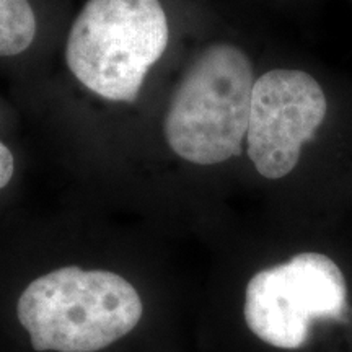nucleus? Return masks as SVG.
Wrapping results in <instances>:
<instances>
[{"mask_svg":"<svg viewBox=\"0 0 352 352\" xmlns=\"http://www.w3.org/2000/svg\"><path fill=\"white\" fill-rule=\"evenodd\" d=\"M206 19L201 0H78L34 108L148 118Z\"/></svg>","mask_w":352,"mask_h":352,"instance_id":"obj_1","label":"nucleus"},{"mask_svg":"<svg viewBox=\"0 0 352 352\" xmlns=\"http://www.w3.org/2000/svg\"><path fill=\"white\" fill-rule=\"evenodd\" d=\"M209 25L206 19L148 116L158 121L166 148L201 168L243 153L253 85L261 69L243 39Z\"/></svg>","mask_w":352,"mask_h":352,"instance_id":"obj_2","label":"nucleus"},{"mask_svg":"<svg viewBox=\"0 0 352 352\" xmlns=\"http://www.w3.org/2000/svg\"><path fill=\"white\" fill-rule=\"evenodd\" d=\"M142 300L124 277L65 266L23 290L16 315L36 351L96 352L121 340L142 318Z\"/></svg>","mask_w":352,"mask_h":352,"instance_id":"obj_3","label":"nucleus"},{"mask_svg":"<svg viewBox=\"0 0 352 352\" xmlns=\"http://www.w3.org/2000/svg\"><path fill=\"white\" fill-rule=\"evenodd\" d=\"M329 101L314 74L294 65L261 67L253 85L245 153L259 176L277 182L297 168L327 121Z\"/></svg>","mask_w":352,"mask_h":352,"instance_id":"obj_4","label":"nucleus"},{"mask_svg":"<svg viewBox=\"0 0 352 352\" xmlns=\"http://www.w3.org/2000/svg\"><path fill=\"white\" fill-rule=\"evenodd\" d=\"M346 297L344 274L331 258L300 253L250 279L245 321L267 344L298 349L308 340L311 320L340 315Z\"/></svg>","mask_w":352,"mask_h":352,"instance_id":"obj_5","label":"nucleus"},{"mask_svg":"<svg viewBox=\"0 0 352 352\" xmlns=\"http://www.w3.org/2000/svg\"><path fill=\"white\" fill-rule=\"evenodd\" d=\"M78 0H0V76L15 104H38Z\"/></svg>","mask_w":352,"mask_h":352,"instance_id":"obj_6","label":"nucleus"},{"mask_svg":"<svg viewBox=\"0 0 352 352\" xmlns=\"http://www.w3.org/2000/svg\"><path fill=\"white\" fill-rule=\"evenodd\" d=\"M7 104V101L0 96V126H2L3 120H6ZM15 170L16 160L15 155H13V151L6 140L0 139V191H3L12 183L13 176H15Z\"/></svg>","mask_w":352,"mask_h":352,"instance_id":"obj_7","label":"nucleus"}]
</instances>
